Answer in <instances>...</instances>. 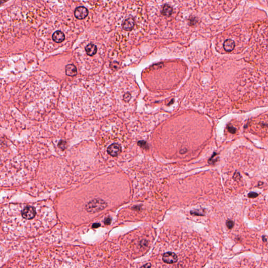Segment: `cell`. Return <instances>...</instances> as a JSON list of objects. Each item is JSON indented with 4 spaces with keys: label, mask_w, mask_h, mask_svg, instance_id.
Returning a JSON list of instances; mask_svg holds the SVG:
<instances>
[{
    "label": "cell",
    "mask_w": 268,
    "mask_h": 268,
    "mask_svg": "<svg viewBox=\"0 0 268 268\" xmlns=\"http://www.w3.org/2000/svg\"><path fill=\"white\" fill-rule=\"evenodd\" d=\"M65 73L70 77H74L77 74V69L75 65L70 64L65 67Z\"/></svg>",
    "instance_id": "cell-9"
},
{
    "label": "cell",
    "mask_w": 268,
    "mask_h": 268,
    "mask_svg": "<svg viewBox=\"0 0 268 268\" xmlns=\"http://www.w3.org/2000/svg\"><path fill=\"white\" fill-rule=\"evenodd\" d=\"M101 226V225H100L99 223H95V224H93V228H98V227H99L100 226Z\"/></svg>",
    "instance_id": "cell-17"
},
{
    "label": "cell",
    "mask_w": 268,
    "mask_h": 268,
    "mask_svg": "<svg viewBox=\"0 0 268 268\" xmlns=\"http://www.w3.org/2000/svg\"><path fill=\"white\" fill-rule=\"evenodd\" d=\"M58 147L62 150L65 149L67 147V142L63 140H60L59 144H58Z\"/></svg>",
    "instance_id": "cell-12"
},
{
    "label": "cell",
    "mask_w": 268,
    "mask_h": 268,
    "mask_svg": "<svg viewBox=\"0 0 268 268\" xmlns=\"http://www.w3.org/2000/svg\"></svg>",
    "instance_id": "cell-18"
},
{
    "label": "cell",
    "mask_w": 268,
    "mask_h": 268,
    "mask_svg": "<svg viewBox=\"0 0 268 268\" xmlns=\"http://www.w3.org/2000/svg\"><path fill=\"white\" fill-rule=\"evenodd\" d=\"M161 13L166 17H170L173 13V8L169 5L163 6Z\"/></svg>",
    "instance_id": "cell-11"
},
{
    "label": "cell",
    "mask_w": 268,
    "mask_h": 268,
    "mask_svg": "<svg viewBox=\"0 0 268 268\" xmlns=\"http://www.w3.org/2000/svg\"><path fill=\"white\" fill-rule=\"evenodd\" d=\"M89 12L84 6H80L75 8V17L78 19H83L88 15Z\"/></svg>",
    "instance_id": "cell-3"
},
{
    "label": "cell",
    "mask_w": 268,
    "mask_h": 268,
    "mask_svg": "<svg viewBox=\"0 0 268 268\" xmlns=\"http://www.w3.org/2000/svg\"><path fill=\"white\" fill-rule=\"evenodd\" d=\"M85 50L86 54H88L89 56H93L96 54L97 47L95 45L93 44H90L86 46V47L85 48Z\"/></svg>",
    "instance_id": "cell-10"
},
{
    "label": "cell",
    "mask_w": 268,
    "mask_h": 268,
    "mask_svg": "<svg viewBox=\"0 0 268 268\" xmlns=\"http://www.w3.org/2000/svg\"><path fill=\"white\" fill-rule=\"evenodd\" d=\"M226 225H227V227L229 229H231L234 226V223L231 220H228L227 223H226Z\"/></svg>",
    "instance_id": "cell-13"
},
{
    "label": "cell",
    "mask_w": 268,
    "mask_h": 268,
    "mask_svg": "<svg viewBox=\"0 0 268 268\" xmlns=\"http://www.w3.org/2000/svg\"><path fill=\"white\" fill-rule=\"evenodd\" d=\"M162 259L165 263L169 264H172L177 262L178 256L174 253L168 252L165 253V254L163 255Z\"/></svg>",
    "instance_id": "cell-4"
},
{
    "label": "cell",
    "mask_w": 268,
    "mask_h": 268,
    "mask_svg": "<svg viewBox=\"0 0 268 268\" xmlns=\"http://www.w3.org/2000/svg\"><path fill=\"white\" fill-rule=\"evenodd\" d=\"M107 151L109 155L112 156L113 157H116L121 153V146L116 143L112 144L107 148Z\"/></svg>",
    "instance_id": "cell-6"
},
{
    "label": "cell",
    "mask_w": 268,
    "mask_h": 268,
    "mask_svg": "<svg viewBox=\"0 0 268 268\" xmlns=\"http://www.w3.org/2000/svg\"><path fill=\"white\" fill-rule=\"evenodd\" d=\"M52 38L55 42L60 43L65 39V36L61 31H57L53 34Z\"/></svg>",
    "instance_id": "cell-8"
},
{
    "label": "cell",
    "mask_w": 268,
    "mask_h": 268,
    "mask_svg": "<svg viewBox=\"0 0 268 268\" xmlns=\"http://www.w3.org/2000/svg\"><path fill=\"white\" fill-rule=\"evenodd\" d=\"M257 196H258V194L254 193V192L250 193H249V194H248V196H249V197H252V198L257 197Z\"/></svg>",
    "instance_id": "cell-15"
},
{
    "label": "cell",
    "mask_w": 268,
    "mask_h": 268,
    "mask_svg": "<svg viewBox=\"0 0 268 268\" xmlns=\"http://www.w3.org/2000/svg\"><path fill=\"white\" fill-rule=\"evenodd\" d=\"M135 21L132 17H129L125 19L122 23V27L125 31L130 32L134 28L135 26Z\"/></svg>",
    "instance_id": "cell-5"
},
{
    "label": "cell",
    "mask_w": 268,
    "mask_h": 268,
    "mask_svg": "<svg viewBox=\"0 0 268 268\" xmlns=\"http://www.w3.org/2000/svg\"><path fill=\"white\" fill-rule=\"evenodd\" d=\"M106 205V203L102 199H94L86 205L85 209L89 212L96 213L103 210Z\"/></svg>",
    "instance_id": "cell-1"
},
{
    "label": "cell",
    "mask_w": 268,
    "mask_h": 268,
    "mask_svg": "<svg viewBox=\"0 0 268 268\" xmlns=\"http://www.w3.org/2000/svg\"><path fill=\"white\" fill-rule=\"evenodd\" d=\"M235 47V44L233 40L231 39H227L224 42L223 48L227 52H230L234 50Z\"/></svg>",
    "instance_id": "cell-7"
},
{
    "label": "cell",
    "mask_w": 268,
    "mask_h": 268,
    "mask_svg": "<svg viewBox=\"0 0 268 268\" xmlns=\"http://www.w3.org/2000/svg\"><path fill=\"white\" fill-rule=\"evenodd\" d=\"M124 98V100H125L126 101H129V99H130V95L129 94H125Z\"/></svg>",
    "instance_id": "cell-16"
},
{
    "label": "cell",
    "mask_w": 268,
    "mask_h": 268,
    "mask_svg": "<svg viewBox=\"0 0 268 268\" xmlns=\"http://www.w3.org/2000/svg\"><path fill=\"white\" fill-rule=\"evenodd\" d=\"M22 216L26 219H32L34 218L36 214L35 209L31 206H27L24 208L22 211Z\"/></svg>",
    "instance_id": "cell-2"
},
{
    "label": "cell",
    "mask_w": 268,
    "mask_h": 268,
    "mask_svg": "<svg viewBox=\"0 0 268 268\" xmlns=\"http://www.w3.org/2000/svg\"><path fill=\"white\" fill-rule=\"evenodd\" d=\"M111 219L109 218V217H107V218H106L105 220H104V223H105L106 225H107L111 224Z\"/></svg>",
    "instance_id": "cell-14"
}]
</instances>
